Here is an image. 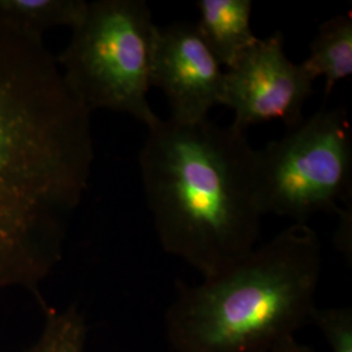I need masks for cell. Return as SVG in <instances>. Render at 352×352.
<instances>
[{
	"label": "cell",
	"instance_id": "1",
	"mask_svg": "<svg viewBox=\"0 0 352 352\" xmlns=\"http://www.w3.org/2000/svg\"><path fill=\"white\" fill-rule=\"evenodd\" d=\"M90 116L45 41L0 23V289L36 291L62 260L94 162Z\"/></svg>",
	"mask_w": 352,
	"mask_h": 352
},
{
	"label": "cell",
	"instance_id": "2",
	"mask_svg": "<svg viewBox=\"0 0 352 352\" xmlns=\"http://www.w3.org/2000/svg\"><path fill=\"white\" fill-rule=\"evenodd\" d=\"M140 174L164 251L213 277L256 247L263 213L247 132L206 119L148 128Z\"/></svg>",
	"mask_w": 352,
	"mask_h": 352
},
{
	"label": "cell",
	"instance_id": "3",
	"mask_svg": "<svg viewBox=\"0 0 352 352\" xmlns=\"http://www.w3.org/2000/svg\"><path fill=\"white\" fill-rule=\"evenodd\" d=\"M322 250L294 223L200 285L177 282L166 333L177 352H265L311 321Z\"/></svg>",
	"mask_w": 352,
	"mask_h": 352
},
{
	"label": "cell",
	"instance_id": "4",
	"mask_svg": "<svg viewBox=\"0 0 352 352\" xmlns=\"http://www.w3.org/2000/svg\"><path fill=\"white\" fill-rule=\"evenodd\" d=\"M155 29L145 0L87 4L56 62L65 82L90 113H126L148 128L161 119L148 98Z\"/></svg>",
	"mask_w": 352,
	"mask_h": 352
},
{
	"label": "cell",
	"instance_id": "5",
	"mask_svg": "<svg viewBox=\"0 0 352 352\" xmlns=\"http://www.w3.org/2000/svg\"><path fill=\"white\" fill-rule=\"evenodd\" d=\"M256 192L263 215L307 223L352 205V133L343 107L321 109L282 139L256 151Z\"/></svg>",
	"mask_w": 352,
	"mask_h": 352
},
{
	"label": "cell",
	"instance_id": "6",
	"mask_svg": "<svg viewBox=\"0 0 352 352\" xmlns=\"http://www.w3.org/2000/svg\"><path fill=\"white\" fill-rule=\"evenodd\" d=\"M312 91L314 82L300 64L289 60L285 37L276 32L258 38L225 69L221 104L234 111L232 126L240 131L269 122L292 129L304 119L302 109Z\"/></svg>",
	"mask_w": 352,
	"mask_h": 352
},
{
	"label": "cell",
	"instance_id": "7",
	"mask_svg": "<svg viewBox=\"0 0 352 352\" xmlns=\"http://www.w3.org/2000/svg\"><path fill=\"white\" fill-rule=\"evenodd\" d=\"M225 69L202 39L196 24L176 21L155 29L151 87L164 91L170 118L201 122L221 104Z\"/></svg>",
	"mask_w": 352,
	"mask_h": 352
},
{
	"label": "cell",
	"instance_id": "8",
	"mask_svg": "<svg viewBox=\"0 0 352 352\" xmlns=\"http://www.w3.org/2000/svg\"><path fill=\"white\" fill-rule=\"evenodd\" d=\"M197 10L196 28L225 69L257 42L252 30L251 0H200Z\"/></svg>",
	"mask_w": 352,
	"mask_h": 352
},
{
	"label": "cell",
	"instance_id": "9",
	"mask_svg": "<svg viewBox=\"0 0 352 352\" xmlns=\"http://www.w3.org/2000/svg\"><path fill=\"white\" fill-rule=\"evenodd\" d=\"M300 65L312 82L325 78V97L352 75L351 13L333 16L318 26L309 55Z\"/></svg>",
	"mask_w": 352,
	"mask_h": 352
},
{
	"label": "cell",
	"instance_id": "10",
	"mask_svg": "<svg viewBox=\"0 0 352 352\" xmlns=\"http://www.w3.org/2000/svg\"><path fill=\"white\" fill-rule=\"evenodd\" d=\"M85 0H0V23L28 37L43 39L51 29L78 24Z\"/></svg>",
	"mask_w": 352,
	"mask_h": 352
},
{
	"label": "cell",
	"instance_id": "11",
	"mask_svg": "<svg viewBox=\"0 0 352 352\" xmlns=\"http://www.w3.org/2000/svg\"><path fill=\"white\" fill-rule=\"evenodd\" d=\"M87 327L75 307L50 311L37 342L26 352H85Z\"/></svg>",
	"mask_w": 352,
	"mask_h": 352
},
{
	"label": "cell",
	"instance_id": "12",
	"mask_svg": "<svg viewBox=\"0 0 352 352\" xmlns=\"http://www.w3.org/2000/svg\"><path fill=\"white\" fill-rule=\"evenodd\" d=\"M311 321L321 330L331 352H352L351 308H315Z\"/></svg>",
	"mask_w": 352,
	"mask_h": 352
},
{
	"label": "cell",
	"instance_id": "13",
	"mask_svg": "<svg viewBox=\"0 0 352 352\" xmlns=\"http://www.w3.org/2000/svg\"><path fill=\"white\" fill-rule=\"evenodd\" d=\"M265 352H315L314 350H311L309 347H305L302 346L299 343H296L295 338L294 340H286L280 344H278L276 347L267 350Z\"/></svg>",
	"mask_w": 352,
	"mask_h": 352
}]
</instances>
